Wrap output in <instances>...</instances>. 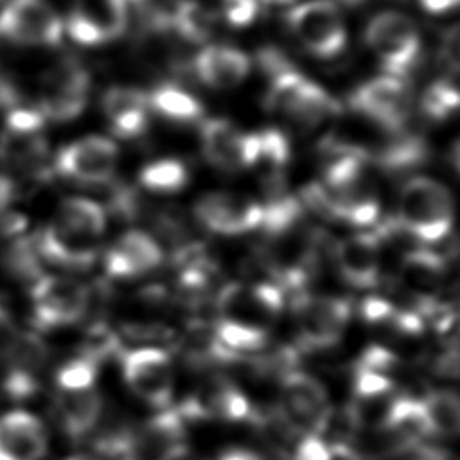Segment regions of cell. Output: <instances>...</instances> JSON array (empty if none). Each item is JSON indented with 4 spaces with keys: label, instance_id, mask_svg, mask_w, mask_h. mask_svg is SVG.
Returning a JSON list of instances; mask_svg holds the SVG:
<instances>
[{
    "label": "cell",
    "instance_id": "obj_1",
    "mask_svg": "<svg viewBox=\"0 0 460 460\" xmlns=\"http://www.w3.org/2000/svg\"><path fill=\"white\" fill-rule=\"evenodd\" d=\"M280 309L282 295L271 284L232 282L216 302V336L226 350H259Z\"/></svg>",
    "mask_w": 460,
    "mask_h": 460
},
{
    "label": "cell",
    "instance_id": "obj_2",
    "mask_svg": "<svg viewBox=\"0 0 460 460\" xmlns=\"http://www.w3.org/2000/svg\"><path fill=\"white\" fill-rule=\"evenodd\" d=\"M106 216L86 198L65 199L38 237V252L56 266L84 270L99 255Z\"/></svg>",
    "mask_w": 460,
    "mask_h": 460
},
{
    "label": "cell",
    "instance_id": "obj_3",
    "mask_svg": "<svg viewBox=\"0 0 460 460\" xmlns=\"http://www.w3.org/2000/svg\"><path fill=\"white\" fill-rule=\"evenodd\" d=\"M309 196L332 217L356 226H367L379 216V199L367 171V160L341 151L325 169L323 183Z\"/></svg>",
    "mask_w": 460,
    "mask_h": 460
},
{
    "label": "cell",
    "instance_id": "obj_4",
    "mask_svg": "<svg viewBox=\"0 0 460 460\" xmlns=\"http://www.w3.org/2000/svg\"><path fill=\"white\" fill-rule=\"evenodd\" d=\"M399 223L424 241L437 243L449 235L453 226V198L437 180L417 176L404 183L399 196Z\"/></svg>",
    "mask_w": 460,
    "mask_h": 460
},
{
    "label": "cell",
    "instance_id": "obj_5",
    "mask_svg": "<svg viewBox=\"0 0 460 460\" xmlns=\"http://www.w3.org/2000/svg\"><path fill=\"white\" fill-rule=\"evenodd\" d=\"M266 106L298 128H314L340 113V104L293 66L270 77Z\"/></svg>",
    "mask_w": 460,
    "mask_h": 460
},
{
    "label": "cell",
    "instance_id": "obj_6",
    "mask_svg": "<svg viewBox=\"0 0 460 460\" xmlns=\"http://www.w3.org/2000/svg\"><path fill=\"white\" fill-rule=\"evenodd\" d=\"M365 41L386 74L406 77L420 59V34L413 20L399 11H383L365 27Z\"/></svg>",
    "mask_w": 460,
    "mask_h": 460
},
{
    "label": "cell",
    "instance_id": "obj_7",
    "mask_svg": "<svg viewBox=\"0 0 460 460\" xmlns=\"http://www.w3.org/2000/svg\"><path fill=\"white\" fill-rule=\"evenodd\" d=\"M291 36L314 58L331 59L347 43V29L332 0H307L293 5L286 14Z\"/></svg>",
    "mask_w": 460,
    "mask_h": 460
},
{
    "label": "cell",
    "instance_id": "obj_8",
    "mask_svg": "<svg viewBox=\"0 0 460 460\" xmlns=\"http://www.w3.org/2000/svg\"><path fill=\"white\" fill-rule=\"evenodd\" d=\"M350 106L379 129L401 133L410 117L411 95L402 77L385 74L359 84L350 95Z\"/></svg>",
    "mask_w": 460,
    "mask_h": 460
},
{
    "label": "cell",
    "instance_id": "obj_9",
    "mask_svg": "<svg viewBox=\"0 0 460 460\" xmlns=\"http://www.w3.org/2000/svg\"><path fill=\"white\" fill-rule=\"evenodd\" d=\"M282 419L300 435L322 433L331 419V402L318 379L305 372H288L280 383Z\"/></svg>",
    "mask_w": 460,
    "mask_h": 460
},
{
    "label": "cell",
    "instance_id": "obj_10",
    "mask_svg": "<svg viewBox=\"0 0 460 460\" xmlns=\"http://www.w3.org/2000/svg\"><path fill=\"white\" fill-rule=\"evenodd\" d=\"M0 38L18 45L56 47L63 22L47 0H11L0 11Z\"/></svg>",
    "mask_w": 460,
    "mask_h": 460
},
{
    "label": "cell",
    "instance_id": "obj_11",
    "mask_svg": "<svg viewBox=\"0 0 460 460\" xmlns=\"http://www.w3.org/2000/svg\"><path fill=\"white\" fill-rule=\"evenodd\" d=\"M122 376L129 390L155 408H164L172 399L174 368L165 350L140 347L122 356Z\"/></svg>",
    "mask_w": 460,
    "mask_h": 460
},
{
    "label": "cell",
    "instance_id": "obj_12",
    "mask_svg": "<svg viewBox=\"0 0 460 460\" xmlns=\"http://www.w3.org/2000/svg\"><path fill=\"white\" fill-rule=\"evenodd\" d=\"M88 288L70 277H40L31 291L34 322L43 329L77 322L88 305Z\"/></svg>",
    "mask_w": 460,
    "mask_h": 460
},
{
    "label": "cell",
    "instance_id": "obj_13",
    "mask_svg": "<svg viewBox=\"0 0 460 460\" xmlns=\"http://www.w3.org/2000/svg\"><path fill=\"white\" fill-rule=\"evenodd\" d=\"M296 331L309 349H329L336 345L350 320V305L341 296L307 295L295 307Z\"/></svg>",
    "mask_w": 460,
    "mask_h": 460
},
{
    "label": "cell",
    "instance_id": "obj_14",
    "mask_svg": "<svg viewBox=\"0 0 460 460\" xmlns=\"http://www.w3.org/2000/svg\"><path fill=\"white\" fill-rule=\"evenodd\" d=\"M88 92L90 75L84 66L74 59H65L45 75L38 110L50 120H72L84 110Z\"/></svg>",
    "mask_w": 460,
    "mask_h": 460
},
{
    "label": "cell",
    "instance_id": "obj_15",
    "mask_svg": "<svg viewBox=\"0 0 460 460\" xmlns=\"http://www.w3.org/2000/svg\"><path fill=\"white\" fill-rule=\"evenodd\" d=\"M198 221L217 235H243L262 223V205L237 192H208L194 205Z\"/></svg>",
    "mask_w": 460,
    "mask_h": 460
},
{
    "label": "cell",
    "instance_id": "obj_16",
    "mask_svg": "<svg viewBox=\"0 0 460 460\" xmlns=\"http://www.w3.org/2000/svg\"><path fill=\"white\" fill-rule=\"evenodd\" d=\"M119 160V149L113 140L106 137L90 135L79 138L56 155V171L75 181L101 183L111 178Z\"/></svg>",
    "mask_w": 460,
    "mask_h": 460
},
{
    "label": "cell",
    "instance_id": "obj_17",
    "mask_svg": "<svg viewBox=\"0 0 460 460\" xmlns=\"http://www.w3.org/2000/svg\"><path fill=\"white\" fill-rule=\"evenodd\" d=\"M199 142L205 158L217 169L239 171L250 167L252 138L226 119H207L201 122Z\"/></svg>",
    "mask_w": 460,
    "mask_h": 460
},
{
    "label": "cell",
    "instance_id": "obj_18",
    "mask_svg": "<svg viewBox=\"0 0 460 460\" xmlns=\"http://www.w3.org/2000/svg\"><path fill=\"white\" fill-rule=\"evenodd\" d=\"M160 262V244L140 230L122 234L104 255V268L113 279H137L153 271Z\"/></svg>",
    "mask_w": 460,
    "mask_h": 460
},
{
    "label": "cell",
    "instance_id": "obj_19",
    "mask_svg": "<svg viewBox=\"0 0 460 460\" xmlns=\"http://www.w3.org/2000/svg\"><path fill=\"white\" fill-rule=\"evenodd\" d=\"M340 275L358 289L372 288L381 271V246L374 234H354L341 239L334 248Z\"/></svg>",
    "mask_w": 460,
    "mask_h": 460
},
{
    "label": "cell",
    "instance_id": "obj_20",
    "mask_svg": "<svg viewBox=\"0 0 460 460\" xmlns=\"http://www.w3.org/2000/svg\"><path fill=\"white\" fill-rule=\"evenodd\" d=\"M47 442L45 426L36 415L14 410L0 417V460H41Z\"/></svg>",
    "mask_w": 460,
    "mask_h": 460
},
{
    "label": "cell",
    "instance_id": "obj_21",
    "mask_svg": "<svg viewBox=\"0 0 460 460\" xmlns=\"http://www.w3.org/2000/svg\"><path fill=\"white\" fill-rule=\"evenodd\" d=\"M250 58L228 45H208L192 59V70L201 83L214 90H230L239 86L250 72Z\"/></svg>",
    "mask_w": 460,
    "mask_h": 460
},
{
    "label": "cell",
    "instance_id": "obj_22",
    "mask_svg": "<svg viewBox=\"0 0 460 460\" xmlns=\"http://www.w3.org/2000/svg\"><path fill=\"white\" fill-rule=\"evenodd\" d=\"M5 350L9 354V368L4 379L5 394L13 399H25L40 386L38 374L45 361V347L32 334H16Z\"/></svg>",
    "mask_w": 460,
    "mask_h": 460
},
{
    "label": "cell",
    "instance_id": "obj_23",
    "mask_svg": "<svg viewBox=\"0 0 460 460\" xmlns=\"http://www.w3.org/2000/svg\"><path fill=\"white\" fill-rule=\"evenodd\" d=\"M147 95L133 86H111L102 97V111L113 135L135 138L147 128Z\"/></svg>",
    "mask_w": 460,
    "mask_h": 460
},
{
    "label": "cell",
    "instance_id": "obj_24",
    "mask_svg": "<svg viewBox=\"0 0 460 460\" xmlns=\"http://www.w3.org/2000/svg\"><path fill=\"white\" fill-rule=\"evenodd\" d=\"M102 401L95 386L77 388V390H59L56 397V411L63 431L72 438H81L88 435L99 417Z\"/></svg>",
    "mask_w": 460,
    "mask_h": 460
},
{
    "label": "cell",
    "instance_id": "obj_25",
    "mask_svg": "<svg viewBox=\"0 0 460 460\" xmlns=\"http://www.w3.org/2000/svg\"><path fill=\"white\" fill-rule=\"evenodd\" d=\"M442 273H444L442 259L431 252L419 250L404 257L401 279L404 288L411 295L422 300H429L442 284Z\"/></svg>",
    "mask_w": 460,
    "mask_h": 460
},
{
    "label": "cell",
    "instance_id": "obj_26",
    "mask_svg": "<svg viewBox=\"0 0 460 460\" xmlns=\"http://www.w3.org/2000/svg\"><path fill=\"white\" fill-rule=\"evenodd\" d=\"M147 104L172 122H194L203 115L201 102L190 92L172 83L158 84L147 97Z\"/></svg>",
    "mask_w": 460,
    "mask_h": 460
},
{
    "label": "cell",
    "instance_id": "obj_27",
    "mask_svg": "<svg viewBox=\"0 0 460 460\" xmlns=\"http://www.w3.org/2000/svg\"><path fill=\"white\" fill-rule=\"evenodd\" d=\"M422 419L428 435L455 437L458 433L460 415L458 399L451 390H435L420 399Z\"/></svg>",
    "mask_w": 460,
    "mask_h": 460
},
{
    "label": "cell",
    "instance_id": "obj_28",
    "mask_svg": "<svg viewBox=\"0 0 460 460\" xmlns=\"http://www.w3.org/2000/svg\"><path fill=\"white\" fill-rule=\"evenodd\" d=\"M43 131H11L5 129L0 138V160L16 169L38 165L45 156Z\"/></svg>",
    "mask_w": 460,
    "mask_h": 460
},
{
    "label": "cell",
    "instance_id": "obj_29",
    "mask_svg": "<svg viewBox=\"0 0 460 460\" xmlns=\"http://www.w3.org/2000/svg\"><path fill=\"white\" fill-rule=\"evenodd\" d=\"M216 23L214 13L199 2L181 0L172 7L171 31L189 43H203L210 38Z\"/></svg>",
    "mask_w": 460,
    "mask_h": 460
},
{
    "label": "cell",
    "instance_id": "obj_30",
    "mask_svg": "<svg viewBox=\"0 0 460 460\" xmlns=\"http://www.w3.org/2000/svg\"><path fill=\"white\" fill-rule=\"evenodd\" d=\"M138 178L146 190L156 194H174L187 185L189 171L176 158H162L147 164L140 171Z\"/></svg>",
    "mask_w": 460,
    "mask_h": 460
},
{
    "label": "cell",
    "instance_id": "obj_31",
    "mask_svg": "<svg viewBox=\"0 0 460 460\" xmlns=\"http://www.w3.org/2000/svg\"><path fill=\"white\" fill-rule=\"evenodd\" d=\"M77 7L99 27L106 41L126 32L129 18L126 0H84Z\"/></svg>",
    "mask_w": 460,
    "mask_h": 460
},
{
    "label": "cell",
    "instance_id": "obj_32",
    "mask_svg": "<svg viewBox=\"0 0 460 460\" xmlns=\"http://www.w3.org/2000/svg\"><path fill=\"white\" fill-rule=\"evenodd\" d=\"M252 138V162L250 167H266L273 174L289 160V144L284 133L268 128L250 133Z\"/></svg>",
    "mask_w": 460,
    "mask_h": 460
},
{
    "label": "cell",
    "instance_id": "obj_33",
    "mask_svg": "<svg viewBox=\"0 0 460 460\" xmlns=\"http://www.w3.org/2000/svg\"><path fill=\"white\" fill-rule=\"evenodd\" d=\"M198 406V411H205L225 420H244L252 411L243 392L228 383H216V386L207 392L205 402H199Z\"/></svg>",
    "mask_w": 460,
    "mask_h": 460
},
{
    "label": "cell",
    "instance_id": "obj_34",
    "mask_svg": "<svg viewBox=\"0 0 460 460\" xmlns=\"http://www.w3.org/2000/svg\"><path fill=\"white\" fill-rule=\"evenodd\" d=\"M458 88L453 77L431 83L422 95V110L429 119L444 120L458 108Z\"/></svg>",
    "mask_w": 460,
    "mask_h": 460
},
{
    "label": "cell",
    "instance_id": "obj_35",
    "mask_svg": "<svg viewBox=\"0 0 460 460\" xmlns=\"http://www.w3.org/2000/svg\"><path fill=\"white\" fill-rule=\"evenodd\" d=\"M97 365L90 356H79L68 363H65L56 376V383L59 390H77L95 386Z\"/></svg>",
    "mask_w": 460,
    "mask_h": 460
},
{
    "label": "cell",
    "instance_id": "obj_36",
    "mask_svg": "<svg viewBox=\"0 0 460 460\" xmlns=\"http://www.w3.org/2000/svg\"><path fill=\"white\" fill-rule=\"evenodd\" d=\"M63 27L66 29L68 36L83 47H97L106 43L99 27L77 5L68 13L66 23Z\"/></svg>",
    "mask_w": 460,
    "mask_h": 460
},
{
    "label": "cell",
    "instance_id": "obj_37",
    "mask_svg": "<svg viewBox=\"0 0 460 460\" xmlns=\"http://www.w3.org/2000/svg\"><path fill=\"white\" fill-rule=\"evenodd\" d=\"M259 0H221V13L232 27H246L259 14Z\"/></svg>",
    "mask_w": 460,
    "mask_h": 460
},
{
    "label": "cell",
    "instance_id": "obj_38",
    "mask_svg": "<svg viewBox=\"0 0 460 460\" xmlns=\"http://www.w3.org/2000/svg\"><path fill=\"white\" fill-rule=\"evenodd\" d=\"M295 460H332V446L320 433L300 435L293 453Z\"/></svg>",
    "mask_w": 460,
    "mask_h": 460
},
{
    "label": "cell",
    "instance_id": "obj_39",
    "mask_svg": "<svg viewBox=\"0 0 460 460\" xmlns=\"http://www.w3.org/2000/svg\"><path fill=\"white\" fill-rule=\"evenodd\" d=\"M440 58L444 63L451 65L453 68L456 66V59H458V32L456 27H453L451 31L446 32V38L440 45Z\"/></svg>",
    "mask_w": 460,
    "mask_h": 460
},
{
    "label": "cell",
    "instance_id": "obj_40",
    "mask_svg": "<svg viewBox=\"0 0 460 460\" xmlns=\"http://www.w3.org/2000/svg\"><path fill=\"white\" fill-rule=\"evenodd\" d=\"M160 460H205V458H201V456H199L196 451H192L190 447L181 446V444H176V446L167 447V449L162 453Z\"/></svg>",
    "mask_w": 460,
    "mask_h": 460
},
{
    "label": "cell",
    "instance_id": "obj_41",
    "mask_svg": "<svg viewBox=\"0 0 460 460\" xmlns=\"http://www.w3.org/2000/svg\"><path fill=\"white\" fill-rule=\"evenodd\" d=\"M420 7L429 14H444L458 5V0H419Z\"/></svg>",
    "mask_w": 460,
    "mask_h": 460
},
{
    "label": "cell",
    "instance_id": "obj_42",
    "mask_svg": "<svg viewBox=\"0 0 460 460\" xmlns=\"http://www.w3.org/2000/svg\"><path fill=\"white\" fill-rule=\"evenodd\" d=\"M217 460H262L259 453L244 447H230L219 455Z\"/></svg>",
    "mask_w": 460,
    "mask_h": 460
},
{
    "label": "cell",
    "instance_id": "obj_43",
    "mask_svg": "<svg viewBox=\"0 0 460 460\" xmlns=\"http://www.w3.org/2000/svg\"><path fill=\"white\" fill-rule=\"evenodd\" d=\"M295 0H259L261 5H266V7H288L291 5Z\"/></svg>",
    "mask_w": 460,
    "mask_h": 460
},
{
    "label": "cell",
    "instance_id": "obj_44",
    "mask_svg": "<svg viewBox=\"0 0 460 460\" xmlns=\"http://www.w3.org/2000/svg\"><path fill=\"white\" fill-rule=\"evenodd\" d=\"M340 4H343V5H349V7H358V5H361L365 0H338Z\"/></svg>",
    "mask_w": 460,
    "mask_h": 460
},
{
    "label": "cell",
    "instance_id": "obj_45",
    "mask_svg": "<svg viewBox=\"0 0 460 460\" xmlns=\"http://www.w3.org/2000/svg\"><path fill=\"white\" fill-rule=\"evenodd\" d=\"M66 460H99L95 456H88V455H75V456H70Z\"/></svg>",
    "mask_w": 460,
    "mask_h": 460
},
{
    "label": "cell",
    "instance_id": "obj_46",
    "mask_svg": "<svg viewBox=\"0 0 460 460\" xmlns=\"http://www.w3.org/2000/svg\"><path fill=\"white\" fill-rule=\"evenodd\" d=\"M144 2H146V0H126V4H131V5H135V7H140Z\"/></svg>",
    "mask_w": 460,
    "mask_h": 460
}]
</instances>
